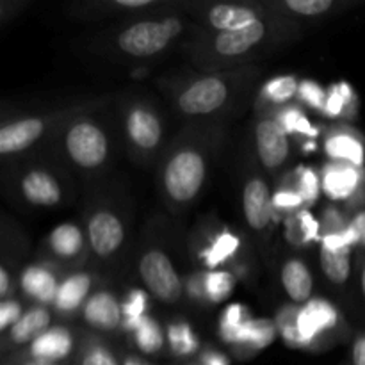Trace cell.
I'll return each mask as SVG.
<instances>
[{
    "mask_svg": "<svg viewBox=\"0 0 365 365\" xmlns=\"http://www.w3.org/2000/svg\"><path fill=\"white\" fill-rule=\"evenodd\" d=\"M187 31V20L175 13L130 18L107 39V46L125 59L146 61L163 56Z\"/></svg>",
    "mask_w": 365,
    "mask_h": 365,
    "instance_id": "5b68a950",
    "label": "cell"
},
{
    "mask_svg": "<svg viewBox=\"0 0 365 365\" xmlns=\"http://www.w3.org/2000/svg\"><path fill=\"white\" fill-rule=\"evenodd\" d=\"M349 365H365V330L353 337L349 348Z\"/></svg>",
    "mask_w": 365,
    "mask_h": 365,
    "instance_id": "bcb514c9",
    "label": "cell"
},
{
    "mask_svg": "<svg viewBox=\"0 0 365 365\" xmlns=\"http://www.w3.org/2000/svg\"><path fill=\"white\" fill-rule=\"evenodd\" d=\"M52 141L59 155L78 173H102L114 159L113 132L93 106L64 121Z\"/></svg>",
    "mask_w": 365,
    "mask_h": 365,
    "instance_id": "277c9868",
    "label": "cell"
},
{
    "mask_svg": "<svg viewBox=\"0 0 365 365\" xmlns=\"http://www.w3.org/2000/svg\"><path fill=\"white\" fill-rule=\"evenodd\" d=\"M321 223V239L327 237V235H337L344 234L349 228L351 223V216L342 209L337 203H331L327 209L323 210V214L319 216Z\"/></svg>",
    "mask_w": 365,
    "mask_h": 365,
    "instance_id": "60d3db41",
    "label": "cell"
},
{
    "mask_svg": "<svg viewBox=\"0 0 365 365\" xmlns=\"http://www.w3.org/2000/svg\"><path fill=\"white\" fill-rule=\"evenodd\" d=\"M77 365H121L120 356L113 351L109 344L100 335L88 334L82 337L78 348Z\"/></svg>",
    "mask_w": 365,
    "mask_h": 365,
    "instance_id": "836d02e7",
    "label": "cell"
},
{
    "mask_svg": "<svg viewBox=\"0 0 365 365\" xmlns=\"http://www.w3.org/2000/svg\"><path fill=\"white\" fill-rule=\"evenodd\" d=\"M296 324L302 349L307 351H323L349 331L341 309L334 302L319 296H314L309 303L299 307Z\"/></svg>",
    "mask_w": 365,
    "mask_h": 365,
    "instance_id": "ba28073f",
    "label": "cell"
},
{
    "mask_svg": "<svg viewBox=\"0 0 365 365\" xmlns=\"http://www.w3.org/2000/svg\"><path fill=\"white\" fill-rule=\"evenodd\" d=\"M328 89H324L319 82L310 81V78H302L298 91V103L305 109L314 110V113L323 116L324 107H327Z\"/></svg>",
    "mask_w": 365,
    "mask_h": 365,
    "instance_id": "f35d334b",
    "label": "cell"
},
{
    "mask_svg": "<svg viewBox=\"0 0 365 365\" xmlns=\"http://www.w3.org/2000/svg\"><path fill=\"white\" fill-rule=\"evenodd\" d=\"M96 289V274L75 269L63 277L52 310L63 319L81 316L86 302Z\"/></svg>",
    "mask_w": 365,
    "mask_h": 365,
    "instance_id": "ffe728a7",
    "label": "cell"
},
{
    "mask_svg": "<svg viewBox=\"0 0 365 365\" xmlns=\"http://www.w3.org/2000/svg\"><path fill=\"white\" fill-rule=\"evenodd\" d=\"M237 278L230 269H203V289H205V303L217 305L230 298L234 292Z\"/></svg>",
    "mask_w": 365,
    "mask_h": 365,
    "instance_id": "e575fe53",
    "label": "cell"
},
{
    "mask_svg": "<svg viewBox=\"0 0 365 365\" xmlns=\"http://www.w3.org/2000/svg\"><path fill=\"white\" fill-rule=\"evenodd\" d=\"M321 189L331 203L348 207L365 187V170L328 160L321 170Z\"/></svg>",
    "mask_w": 365,
    "mask_h": 365,
    "instance_id": "d6986e66",
    "label": "cell"
},
{
    "mask_svg": "<svg viewBox=\"0 0 365 365\" xmlns=\"http://www.w3.org/2000/svg\"><path fill=\"white\" fill-rule=\"evenodd\" d=\"M299 82L302 78H298L296 75H277L264 82L257 95L260 109H264V113H274V110L298 102Z\"/></svg>",
    "mask_w": 365,
    "mask_h": 365,
    "instance_id": "4316f807",
    "label": "cell"
},
{
    "mask_svg": "<svg viewBox=\"0 0 365 365\" xmlns=\"http://www.w3.org/2000/svg\"><path fill=\"white\" fill-rule=\"evenodd\" d=\"M91 334H116L123 324L121 298L110 287H96L81 312Z\"/></svg>",
    "mask_w": 365,
    "mask_h": 365,
    "instance_id": "ac0fdd59",
    "label": "cell"
},
{
    "mask_svg": "<svg viewBox=\"0 0 365 365\" xmlns=\"http://www.w3.org/2000/svg\"><path fill=\"white\" fill-rule=\"evenodd\" d=\"M355 289H356V302H359L360 309L365 314V252L359 253L356 259V269H355Z\"/></svg>",
    "mask_w": 365,
    "mask_h": 365,
    "instance_id": "f6af8a7d",
    "label": "cell"
},
{
    "mask_svg": "<svg viewBox=\"0 0 365 365\" xmlns=\"http://www.w3.org/2000/svg\"><path fill=\"white\" fill-rule=\"evenodd\" d=\"M43 250H45L46 262L56 264L61 269L81 267L89 253L88 235L78 223L64 221L48 232L43 242Z\"/></svg>",
    "mask_w": 365,
    "mask_h": 365,
    "instance_id": "5bb4252c",
    "label": "cell"
},
{
    "mask_svg": "<svg viewBox=\"0 0 365 365\" xmlns=\"http://www.w3.org/2000/svg\"><path fill=\"white\" fill-rule=\"evenodd\" d=\"M353 2L346 0H280V2H269V7L280 16L296 21H317L330 18L331 14L342 13L351 7Z\"/></svg>",
    "mask_w": 365,
    "mask_h": 365,
    "instance_id": "d4e9b609",
    "label": "cell"
},
{
    "mask_svg": "<svg viewBox=\"0 0 365 365\" xmlns=\"http://www.w3.org/2000/svg\"><path fill=\"white\" fill-rule=\"evenodd\" d=\"M342 365H349V362L348 364H342Z\"/></svg>",
    "mask_w": 365,
    "mask_h": 365,
    "instance_id": "816d5d0a",
    "label": "cell"
},
{
    "mask_svg": "<svg viewBox=\"0 0 365 365\" xmlns=\"http://www.w3.org/2000/svg\"><path fill=\"white\" fill-rule=\"evenodd\" d=\"M269 114H273V116L280 121L282 127L285 128V132L291 135V139H299V141L303 143L316 141L317 134H319L316 125H314L312 121H310V118L307 116L305 107L299 106L298 102Z\"/></svg>",
    "mask_w": 365,
    "mask_h": 365,
    "instance_id": "1f68e13d",
    "label": "cell"
},
{
    "mask_svg": "<svg viewBox=\"0 0 365 365\" xmlns=\"http://www.w3.org/2000/svg\"><path fill=\"white\" fill-rule=\"evenodd\" d=\"M299 307L292 305V303H285L274 314L273 321L277 324L278 337L284 341L285 346L292 349H302V339H299L298 334V324H296V319H298Z\"/></svg>",
    "mask_w": 365,
    "mask_h": 365,
    "instance_id": "8d00e7d4",
    "label": "cell"
},
{
    "mask_svg": "<svg viewBox=\"0 0 365 365\" xmlns=\"http://www.w3.org/2000/svg\"><path fill=\"white\" fill-rule=\"evenodd\" d=\"M14 192L32 209H57L70 200V184L57 168L29 164L16 175Z\"/></svg>",
    "mask_w": 365,
    "mask_h": 365,
    "instance_id": "8fae6325",
    "label": "cell"
},
{
    "mask_svg": "<svg viewBox=\"0 0 365 365\" xmlns=\"http://www.w3.org/2000/svg\"><path fill=\"white\" fill-rule=\"evenodd\" d=\"M359 110V96L348 82H337L328 88V100L323 116L353 120Z\"/></svg>",
    "mask_w": 365,
    "mask_h": 365,
    "instance_id": "d6a6232c",
    "label": "cell"
},
{
    "mask_svg": "<svg viewBox=\"0 0 365 365\" xmlns=\"http://www.w3.org/2000/svg\"><path fill=\"white\" fill-rule=\"evenodd\" d=\"M250 319H252V314H250L248 307L242 303H230L221 312L220 321H217V335L223 344L230 346L232 349L241 346L245 328Z\"/></svg>",
    "mask_w": 365,
    "mask_h": 365,
    "instance_id": "4dcf8cb0",
    "label": "cell"
},
{
    "mask_svg": "<svg viewBox=\"0 0 365 365\" xmlns=\"http://www.w3.org/2000/svg\"><path fill=\"white\" fill-rule=\"evenodd\" d=\"M273 205L274 212H285V216L305 209V202H303L302 195L296 191L291 173H287V177H285V184H282L273 192Z\"/></svg>",
    "mask_w": 365,
    "mask_h": 365,
    "instance_id": "ab89813d",
    "label": "cell"
},
{
    "mask_svg": "<svg viewBox=\"0 0 365 365\" xmlns=\"http://www.w3.org/2000/svg\"><path fill=\"white\" fill-rule=\"evenodd\" d=\"M138 274L153 302L173 307L184 299L185 278L178 273L170 253L157 245H148L138 257Z\"/></svg>",
    "mask_w": 365,
    "mask_h": 365,
    "instance_id": "30bf717a",
    "label": "cell"
},
{
    "mask_svg": "<svg viewBox=\"0 0 365 365\" xmlns=\"http://www.w3.org/2000/svg\"><path fill=\"white\" fill-rule=\"evenodd\" d=\"M121 130L125 143L139 163H148L157 155H163L164 128L159 110L145 98H127L121 106Z\"/></svg>",
    "mask_w": 365,
    "mask_h": 365,
    "instance_id": "8992f818",
    "label": "cell"
},
{
    "mask_svg": "<svg viewBox=\"0 0 365 365\" xmlns=\"http://www.w3.org/2000/svg\"><path fill=\"white\" fill-rule=\"evenodd\" d=\"M323 150L328 160L365 170V135L351 125H335L324 132Z\"/></svg>",
    "mask_w": 365,
    "mask_h": 365,
    "instance_id": "7402d4cb",
    "label": "cell"
},
{
    "mask_svg": "<svg viewBox=\"0 0 365 365\" xmlns=\"http://www.w3.org/2000/svg\"><path fill=\"white\" fill-rule=\"evenodd\" d=\"M120 360H121V365H153L148 359H146V356L139 355V353H134V351L123 353V355L120 356Z\"/></svg>",
    "mask_w": 365,
    "mask_h": 365,
    "instance_id": "c3c4849f",
    "label": "cell"
},
{
    "mask_svg": "<svg viewBox=\"0 0 365 365\" xmlns=\"http://www.w3.org/2000/svg\"><path fill=\"white\" fill-rule=\"evenodd\" d=\"M184 365H202L198 362V360H191V362H185Z\"/></svg>",
    "mask_w": 365,
    "mask_h": 365,
    "instance_id": "f907efd6",
    "label": "cell"
},
{
    "mask_svg": "<svg viewBox=\"0 0 365 365\" xmlns=\"http://www.w3.org/2000/svg\"><path fill=\"white\" fill-rule=\"evenodd\" d=\"M64 274L66 273H63L61 267L52 262H46V260L32 262L18 274V287H20L21 296L31 302V305L52 309Z\"/></svg>",
    "mask_w": 365,
    "mask_h": 365,
    "instance_id": "e0dca14e",
    "label": "cell"
},
{
    "mask_svg": "<svg viewBox=\"0 0 365 365\" xmlns=\"http://www.w3.org/2000/svg\"><path fill=\"white\" fill-rule=\"evenodd\" d=\"M150 302H152V296L145 291V289L132 287L127 294L121 299V312H123V324H121V331L125 334H130L135 327L139 324V321L145 316H148Z\"/></svg>",
    "mask_w": 365,
    "mask_h": 365,
    "instance_id": "d590c367",
    "label": "cell"
},
{
    "mask_svg": "<svg viewBox=\"0 0 365 365\" xmlns=\"http://www.w3.org/2000/svg\"><path fill=\"white\" fill-rule=\"evenodd\" d=\"M185 298H189L195 303H205L203 269H196L185 277Z\"/></svg>",
    "mask_w": 365,
    "mask_h": 365,
    "instance_id": "7bdbcfd3",
    "label": "cell"
},
{
    "mask_svg": "<svg viewBox=\"0 0 365 365\" xmlns=\"http://www.w3.org/2000/svg\"><path fill=\"white\" fill-rule=\"evenodd\" d=\"M242 216L253 234L260 235L269 230L274 217L273 191L269 182L260 173H252L246 177L241 192Z\"/></svg>",
    "mask_w": 365,
    "mask_h": 365,
    "instance_id": "2e32d148",
    "label": "cell"
},
{
    "mask_svg": "<svg viewBox=\"0 0 365 365\" xmlns=\"http://www.w3.org/2000/svg\"><path fill=\"white\" fill-rule=\"evenodd\" d=\"M278 337L277 324L269 317H252L245 328L241 346L234 348V355L239 359H250L262 349L269 348Z\"/></svg>",
    "mask_w": 365,
    "mask_h": 365,
    "instance_id": "83f0119b",
    "label": "cell"
},
{
    "mask_svg": "<svg viewBox=\"0 0 365 365\" xmlns=\"http://www.w3.org/2000/svg\"><path fill=\"white\" fill-rule=\"evenodd\" d=\"M166 330L168 349L177 359H192L202 353V342L196 335L195 328L185 319H175L164 327Z\"/></svg>",
    "mask_w": 365,
    "mask_h": 365,
    "instance_id": "f546056e",
    "label": "cell"
},
{
    "mask_svg": "<svg viewBox=\"0 0 365 365\" xmlns=\"http://www.w3.org/2000/svg\"><path fill=\"white\" fill-rule=\"evenodd\" d=\"M291 177L296 191L302 195L303 202H305V209H310L323 192V189H321V175L314 168H299V170L291 171Z\"/></svg>",
    "mask_w": 365,
    "mask_h": 365,
    "instance_id": "74e56055",
    "label": "cell"
},
{
    "mask_svg": "<svg viewBox=\"0 0 365 365\" xmlns=\"http://www.w3.org/2000/svg\"><path fill=\"white\" fill-rule=\"evenodd\" d=\"M81 342V334L73 327L53 324L46 331H43L38 339H34L31 344L6 359L36 360V362L48 364H75Z\"/></svg>",
    "mask_w": 365,
    "mask_h": 365,
    "instance_id": "7c38bea8",
    "label": "cell"
},
{
    "mask_svg": "<svg viewBox=\"0 0 365 365\" xmlns=\"http://www.w3.org/2000/svg\"><path fill=\"white\" fill-rule=\"evenodd\" d=\"M135 351L143 356H160L168 348L166 330L152 314L143 317L138 327L128 334Z\"/></svg>",
    "mask_w": 365,
    "mask_h": 365,
    "instance_id": "f1b7e54d",
    "label": "cell"
},
{
    "mask_svg": "<svg viewBox=\"0 0 365 365\" xmlns=\"http://www.w3.org/2000/svg\"><path fill=\"white\" fill-rule=\"evenodd\" d=\"M353 248H328V246L319 245V269L323 274L324 282L335 291H346L355 280L356 260Z\"/></svg>",
    "mask_w": 365,
    "mask_h": 365,
    "instance_id": "cb8c5ba5",
    "label": "cell"
},
{
    "mask_svg": "<svg viewBox=\"0 0 365 365\" xmlns=\"http://www.w3.org/2000/svg\"><path fill=\"white\" fill-rule=\"evenodd\" d=\"M299 34V24L271 9L267 16L225 32H203L192 46V61L210 70H234L250 66L248 61L273 52Z\"/></svg>",
    "mask_w": 365,
    "mask_h": 365,
    "instance_id": "7a4b0ae2",
    "label": "cell"
},
{
    "mask_svg": "<svg viewBox=\"0 0 365 365\" xmlns=\"http://www.w3.org/2000/svg\"><path fill=\"white\" fill-rule=\"evenodd\" d=\"M241 246V237L230 228H221V230L214 232L210 241L202 246L198 252V260L203 266L202 269H221L223 264L239 255Z\"/></svg>",
    "mask_w": 365,
    "mask_h": 365,
    "instance_id": "484cf974",
    "label": "cell"
},
{
    "mask_svg": "<svg viewBox=\"0 0 365 365\" xmlns=\"http://www.w3.org/2000/svg\"><path fill=\"white\" fill-rule=\"evenodd\" d=\"M221 138L214 130L182 132L159 163V191L175 212L191 207L205 191Z\"/></svg>",
    "mask_w": 365,
    "mask_h": 365,
    "instance_id": "6da1fadb",
    "label": "cell"
},
{
    "mask_svg": "<svg viewBox=\"0 0 365 365\" xmlns=\"http://www.w3.org/2000/svg\"><path fill=\"white\" fill-rule=\"evenodd\" d=\"M280 284L292 305H305L314 298L316 280L309 262L302 255L285 257L280 266Z\"/></svg>",
    "mask_w": 365,
    "mask_h": 365,
    "instance_id": "603a6c76",
    "label": "cell"
},
{
    "mask_svg": "<svg viewBox=\"0 0 365 365\" xmlns=\"http://www.w3.org/2000/svg\"><path fill=\"white\" fill-rule=\"evenodd\" d=\"M25 310L27 309H25L24 303L18 298L2 299L0 302V334H7L21 319Z\"/></svg>",
    "mask_w": 365,
    "mask_h": 365,
    "instance_id": "b9f144b4",
    "label": "cell"
},
{
    "mask_svg": "<svg viewBox=\"0 0 365 365\" xmlns=\"http://www.w3.org/2000/svg\"><path fill=\"white\" fill-rule=\"evenodd\" d=\"M253 145L260 168L269 175H277L291 159V135L269 113H262L253 123Z\"/></svg>",
    "mask_w": 365,
    "mask_h": 365,
    "instance_id": "4fadbf2b",
    "label": "cell"
},
{
    "mask_svg": "<svg viewBox=\"0 0 365 365\" xmlns=\"http://www.w3.org/2000/svg\"><path fill=\"white\" fill-rule=\"evenodd\" d=\"M53 317H56V312L50 307L29 305L21 319L7 334L2 335L4 359L24 349L43 331L53 327Z\"/></svg>",
    "mask_w": 365,
    "mask_h": 365,
    "instance_id": "44dd1931",
    "label": "cell"
},
{
    "mask_svg": "<svg viewBox=\"0 0 365 365\" xmlns=\"http://www.w3.org/2000/svg\"><path fill=\"white\" fill-rule=\"evenodd\" d=\"M86 235L93 259L110 262L127 246V214L113 202H96L86 217Z\"/></svg>",
    "mask_w": 365,
    "mask_h": 365,
    "instance_id": "9c48e42d",
    "label": "cell"
},
{
    "mask_svg": "<svg viewBox=\"0 0 365 365\" xmlns=\"http://www.w3.org/2000/svg\"><path fill=\"white\" fill-rule=\"evenodd\" d=\"M255 71L253 66L203 71L168 86L170 102L178 116L185 120L203 121L227 116L245 102L246 93L255 81Z\"/></svg>",
    "mask_w": 365,
    "mask_h": 365,
    "instance_id": "3957f363",
    "label": "cell"
},
{
    "mask_svg": "<svg viewBox=\"0 0 365 365\" xmlns=\"http://www.w3.org/2000/svg\"><path fill=\"white\" fill-rule=\"evenodd\" d=\"M207 32H225L246 27L271 13L269 2H227L192 6Z\"/></svg>",
    "mask_w": 365,
    "mask_h": 365,
    "instance_id": "9a60e30c",
    "label": "cell"
},
{
    "mask_svg": "<svg viewBox=\"0 0 365 365\" xmlns=\"http://www.w3.org/2000/svg\"><path fill=\"white\" fill-rule=\"evenodd\" d=\"M349 230H351L353 239H355V246L359 253L365 252V207L351 214Z\"/></svg>",
    "mask_w": 365,
    "mask_h": 365,
    "instance_id": "ee69618b",
    "label": "cell"
},
{
    "mask_svg": "<svg viewBox=\"0 0 365 365\" xmlns=\"http://www.w3.org/2000/svg\"><path fill=\"white\" fill-rule=\"evenodd\" d=\"M198 362L202 365H230V362H228V356L225 355V353L217 351V349H212V348L202 349V353H200L198 356Z\"/></svg>",
    "mask_w": 365,
    "mask_h": 365,
    "instance_id": "7dc6e473",
    "label": "cell"
},
{
    "mask_svg": "<svg viewBox=\"0 0 365 365\" xmlns=\"http://www.w3.org/2000/svg\"><path fill=\"white\" fill-rule=\"evenodd\" d=\"M89 103L70 106L53 113L38 116H21L7 121L0 127V155L4 159L20 157L31 152L41 141H52L63 123L81 110L88 109Z\"/></svg>",
    "mask_w": 365,
    "mask_h": 365,
    "instance_id": "52a82bcc",
    "label": "cell"
},
{
    "mask_svg": "<svg viewBox=\"0 0 365 365\" xmlns=\"http://www.w3.org/2000/svg\"><path fill=\"white\" fill-rule=\"evenodd\" d=\"M4 365H77V364H48V362H36V360H16L6 359Z\"/></svg>",
    "mask_w": 365,
    "mask_h": 365,
    "instance_id": "681fc988",
    "label": "cell"
}]
</instances>
